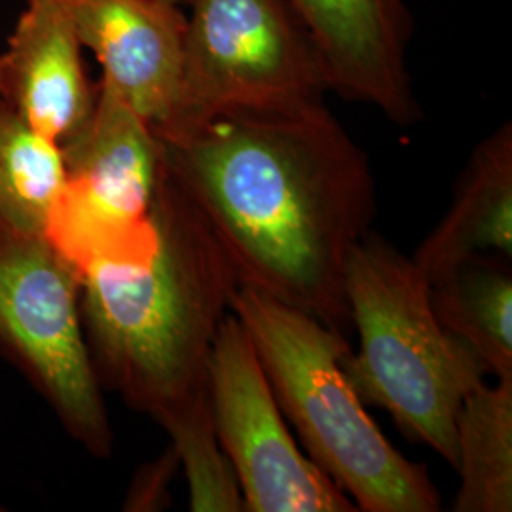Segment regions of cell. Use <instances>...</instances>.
Segmentation results:
<instances>
[{
    "label": "cell",
    "instance_id": "cell-1",
    "mask_svg": "<svg viewBox=\"0 0 512 512\" xmlns=\"http://www.w3.org/2000/svg\"><path fill=\"white\" fill-rule=\"evenodd\" d=\"M154 135L165 173L202 215L239 285L346 334V268L370 232L376 188L368 156L323 97L220 110Z\"/></svg>",
    "mask_w": 512,
    "mask_h": 512
},
{
    "label": "cell",
    "instance_id": "cell-2",
    "mask_svg": "<svg viewBox=\"0 0 512 512\" xmlns=\"http://www.w3.org/2000/svg\"><path fill=\"white\" fill-rule=\"evenodd\" d=\"M158 251L145 266L80 277V313L101 387L158 421L207 393V365L238 289L202 215L160 169Z\"/></svg>",
    "mask_w": 512,
    "mask_h": 512
},
{
    "label": "cell",
    "instance_id": "cell-3",
    "mask_svg": "<svg viewBox=\"0 0 512 512\" xmlns=\"http://www.w3.org/2000/svg\"><path fill=\"white\" fill-rule=\"evenodd\" d=\"M230 311L247 330L275 401L308 458L365 512H437L425 465L404 458L368 416L346 374V334L311 313L238 285Z\"/></svg>",
    "mask_w": 512,
    "mask_h": 512
},
{
    "label": "cell",
    "instance_id": "cell-4",
    "mask_svg": "<svg viewBox=\"0 0 512 512\" xmlns=\"http://www.w3.org/2000/svg\"><path fill=\"white\" fill-rule=\"evenodd\" d=\"M346 300L359 351L344 366L359 399L384 408L406 439L456 467V418L486 366L440 325L416 262L376 234L349 256Z\"/></svg>",
    "mask_w": 512,
    "mask_h": 512
},
{
    "label": "cell",
    "instance_id": "cell-5",
    "mask_svg": "<svg viewBox=\"0 0 512 512\" xmlns=\"http://www.w3.org/2000/svg\"><path fill=\"white\" fill-rule=\"evenodd\" d=\"M61 152L65 184L44 238L80 277L148 264L160 243L154 194L162 152L147 120L99 78L88 122Z\"/></svg>",
    "mask_w": 512,
    "mask_h": 512
},
{
    "label": "cell",
    "instance_id": "cell-6",
    "mask_svg": "<svg viewBox=\"0 0 512 512\" xmlns=\"http://www.w3.org/2000/svg\"><path fill=\"white\" fill-rule=\"evenodd\" d=\"M0 355L95 458L112 429L80 313V275L44 236L0 224Z\"/></svg>",
    "mask_w": 512,
    "mask_h": 512
},
{
    "label": "cell",
    "instance_id": "cell-7",
    "mask_svg": "<svg viewBox=\"0 0 512 512\" xmlns=\"http://www.w3.org/2000/svg\"><path fill=\"white\" fill-rule=\"evenodd\" d=\"M179 103L154 131L220 110L283 107L327 92L317 54L285 0H190Z\"/></svg>",
    "mask_w": 512,
    "mask_h": 512
},
{
    "label": "cell",
    "instance_id": "cell-8",
    "mask_svg": "<svg viewBox=\"0 0 512 512\" xmlns=\"http://www.w3.org/2000/svg\"><path fill=\"white\" fill-rule=\"evenodd\" d=\"M207 389L215 431L234 469L245 511H357L298 448L255 346L232 311L211 348Z\"/></svg>",
    "mask_w": 512,
    "mask_h": 512
},
{
    "label": "cell",
    "instance_id": "cell-9",
    "mask_svg": "<svg viewBox=\"0 0 512 512\" xmlns=\"http://www.w3.org/2000/svg\"><path fill=\"white\" fill-rule=\"evenodd\" d=\"M319 59L327 92L372 105L412 126L421 109L406 50L412 16L404 0H285Z\"/></svg>",
    "mask_w": 512,
    "mask_h": 512
},
{
    "label": "cell",
    "instance_id": "cell-10",
    "mask_svg": "<svg viewBox=\"0 0 512 512\" xmlns=\"http://www.w3.org/2000/svg\"><path fill=\"white\" fill-rule=\"evenodd\" d=\"M84 50L105 80L150 128L165 126L179 103L186 12L164 0H69Z\"/></svg>",
    "mask_w": 512,
    "mask_h": 512
},
{
    "label": "cell",
    "instance_id": "cell-11",
    "mask_svg": "<svg viewBox=\"0 0 512 512\" xmlns=\"http://www.w3.org/2000/svg\"><path fill=\"white\" fill-rule=\"evenodd\" d=\"M82 52L69 0H25L0 54V101L59 147L88 122L97 97Z\"/></svg>",
    "mask_w": 512,
    "mask_h": 512
},
{
    "label": "cell",
    "instance_id": "cell-12",
    "mask_svg": "<svg viewBox=\"0 0 512 512\" xmlns=\"http://www.w3.org/2000/svg\"><path fill=\"white\" fill-rule=\"evenodd\" d=\"M478 255H512V126L476 145L446 215L412 260L435 281Z\"/></svg>",
    "mask_w": 512,
    "mask_h": 512
},
{
    "label": "cell",
    "instance_id": "cell-13",
    "mask_svg": "<svg viewBox=\"0 0 512 512\" xmlns=\"http://www.w3.org/2000/svg\"><path fill=\"white\" fill-rule=\"evenodd\" d=\"M509 258L478 255L431 281L440 325L469 348L495 378L512 376V274Z\"/></svg>",
    "mask_w": 512,
    "mask_h": 512
},
{
    "label": "cell",
    "instance_id": "cell-14",
    "mask_svg": "<svg viewBox=\"0 0 512 512\" xmlns=\"http://www.w3.org/2000/svg\"><path fill=\"white\" fill-rule=\"evenodd\" d=\"M459 488L452 511H512V376L484 380L456 418Z\"/></svg>",
    "mask_w": 512,
    "mask_h": 512
},
{
    "label": "cell",
    "instance_id": "cell-15",
    "mask_svg": "<svg viewBox=\"0 0 512 512\" xmlns=\"http://www.w3.org/2000/svg\"><path fill=\"white\" fill-rule=\"evenodd\" d=\"M63 184L61 147L0 101V224L44 236Z\"/></svg>",
    "mask_w": 512,
    "mask_h": 512
},
{
    "label": "cell",
    "instance_id": "cell-16",
    "mask_svg": "<svg viewBox=\"0 0 512 512\" xmlns=\"http://www.w3.org/2000/svg\"><path fill=\"white\" fill-rule=\"evenodd\" d=\"M158 423L171 437L190 490L194 512L245 511L234 469L220 446L211 412L209 389L198 399L183 404Z\"/></svg>",
    "mask_w": 512,
    "mask_h": 512
},
{
    "label": "cell",
    "instance_id": "cell-17",
    "mask_svg": "<svg viewBox=\"0 0 512 512\" xmlns=\"http://www.w3.org/2000/svg\"><path fill=\"white\" fill-rule=\"evenodd\" d=\"M179 469V458L173 448H169L156 463L148 465L147 469L135 480L129 492L126 509L129 511H156L164 507L167 501V486L175 471Z\"/></svg>",
    "mask_w": 512,
    "mask_h": 512
},
{
    "label": "cell",
    "instance_id": "cell-18",
    "mask_svg": "<svg viewBox=\"0 0 512 512\" xmlns=\"http://www.w3.org/2000/svg\"><path fill=\"white\" fill-rule=\"evenodd\" d=\"M164 2H169V4H175V6H181V8H184L190 0H164Z\"/></svg>",
    "mask_w": 512,
    "mask_h": 512
}]
</instances>
